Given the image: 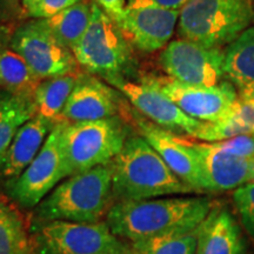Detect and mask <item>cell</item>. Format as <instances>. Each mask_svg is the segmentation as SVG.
Returning a JSON list of instances; mask_svg holds the SVG:
<instances>
[{
	"label": "cell",
	"mask_w": 254,
	"mask_h": 254,
	"mask_svg": "<svg viewBox=\"0 0 254 254\" xmlns=\"http://www.w3.org/2000/svg\"><path fill=\"white\" fill-rule=\"evenodd\" d=\"M24 17L23 0H0V20L11 21Z\"/></svg>",
	"instance_id": "cell-32"
},
{
	"label": "cell",
	"mask_w": 254,
	"mask_h": 254,
	"mask_svg": "<svg viewBox=\"0 0 254 254\" xmlns=\"http://www.w3.org/2000/svg\"><path fill=\"white\" fill-rule=\"evenodd\" d=\"M239 95L254 104V84L239 87Z\"/></svg>",
	"instance_id": "cell-34"
},
{
	"label": "cell",
	"mask_w": 254,
	"mask_h": 254,
	"mask_svg": "<svg viewBox=\"0 0 254 254\" xmlns=\"http://www.w3.org/2000/svg\"><path fill=\"white\" fill-rule=\"evenodd\" d=\"M150 1L160 7L180 11L189 0H150Z\"/></svg>",
	"instance_id": "cell-33"
},
{
	"label": "cell",
	"mask_w": 254,
	"mask_h": 254,
	"mask_svg": "<svg viewBox=\"0 0 254 254\" xmlns=\"http://www.w3.org/2000/svg\"><path fill=\"white\" fill-rule=\"evenodd\" d=\"M80 0H39L26 13L33 19H47L58 14L64 9L71 7Z\"/></svg>",
	"instance_id": "cell-29"
},
{
	"label": "cell",
	"mask_w": 254,
	"mask_h": 254,
	"mask_svg": "<svg viewBox=\"0 0 254 254\" xmlns=\"http://www.w3.org/2000/svg\"><path fill=\"white\" fill-rule=\"evenodd\" d=\"M66 124H57L34 160L17 180L5 186L9 198L21 208H36L41 200L67 178L62 145Z\"/></svg>",
	"instance_id": "cell-8"
},
{
	"label": "cell",
	"mask_w": 254,
	"mask_h": 254,
	"mask_svg": "<svg viewBox=\"0 0 254 254\" xmlns=\"http://www.w3.org/2000/svg\"><path fill=\"white\" fill-rule=\"evenodd\" d=\"M214 201L199 196L116 201L105 218L110 230L127 244L198 228Z\"/></svg>",
	"instance_id": "cell-1"
},
{
	"label": "cell",
	"mask_w": 254,
	"mask_h": 254,
	"mask_svg": "<svg viewBox=\"0 0 254 254\" xmlns=\"http://www.w3.org/2000/svg\"><path fill=\"white\" fill-rule=\"evenodd\" d=\"M72 52L81 67L103 77L122 75L132 60L131 46L122 28L95 2L91 23Z\"/></svg>",
	"instance_id": "cell-7"
},
{
	"label": "cell",
	"mask_w": 254,
	"mask_h": 254,
	"mask_svg": "<svg viewBox=\"0 0 254 254\" xmlns=\"http://www.w3.org/2000/svg\"><path fill=\"white\" fill-rule=\"evenodd\" d=\"M250 182L254 183V159L252 160V167H251V173H250Z\"/></svg>",
	"instance_id": "cell-36"
},
{
	"label": "cell",
	"mask_w": 254,
	"mask_h": 254,
	"mask_svg": "<svg viewBox=\"0 0 254 254\" xmlns=\"http://www.w3.org/2000/svg\"><path fill=\"white\" fill-rule=\"evenodd\" d=\"M114 202L110 165H100L64 179L41 200L34 217L95 224L105 221Z\"/></svg>",
	"instance_id": "cell-3"
},
{
	"label": "cell",
	"mask_w": 254,
	"mask_h": 254,
	"mask_svg": "<svg viewBox=\"0 0 254 254\" xmlns=\"http://www.w3.org/2000/svg\"><path fill=\"white\" fill-rule=\"evenodd\" d=\"M30 224L13 204L0 195V254H30Z\"/></svg>",
	"instance_id": "cell-23"
},
{
	"label": "cell",
	"mask_w": 254,
	"mask_h": 254,
	"mask_svg": "<svg viewBox=\"0 0 254 254\" xmlns=\"http://www.w3.org/2000/svg\"><path fill=\"white\" fill-rule=\"evenodd\" d=\"M9 47L20 55L41 80L75 71L71 50L58 43L43 19H32L14 31Z\"/></svg>",
	"instance_id": "cell-10"
},
{
	"label": "cell",
	"mask_w": 254,
	"mask_h": 254,
	"mask_svg": "<svg viewBox=\"0 0 254 254\" xmlns=\"http://www.w3.org/2000/svg\"><path fill=\"white\" fill-rule=\"evenodd\" d=\"M132 117L139 134L158 152L171 171L194 192H204L200 183L198 160L190 141L152 123L138 111H134Z\"/></svg>",
	"instance_id": "cell-14"
},
{
	"label": "cell",
	"mask_w": 254,
	"mask_h": 254,
	"mask_svg": "<svg viewBox=\"0 0 254 254\" xmlns=\"http://www.w3.org/2000/svg\"><path fill=\"white\" fill-rule=\"evenodd\" d=\"M92 14L93 2L80 0L71 7L43 20L57 41L72 51L86 32L91 23Z\"/></svg>",
	"instance_id": "cell-21"
},
{
	"label": "cell",
	"mask_w": 254,
	"mask_h": 254,
	"mask_svg": "<svg viewBox=\"0 0 254 254\" xmlns=\"http://www.w3.org/2000/svg\"><path fill=\"white\" fill-rule=\"evenodd\" d=\"M230 112L237 117L244 125H246L252 131L254 134V104L250 100L238 95V98L234 101Z\"/></svg>",
	"instance_id": "cell-30"
},
{
	"label": "cell",
	"mask_w": 254,
	"mask_h": 254,
	"mask_svg": "<svg viewBox=\"0 0 254 254\" xmlns=\"http://www.w3.org/2000/svg\"><path fill=\"white\" fill-rule=\"evenodd\" d=\"M254 20L252 0H189L179 13V34L205 47L233 43Z\"/></svg>",
	"instance_id": "cell-4"
},
{
	"label": "cell",
	"mask_w": 254,
	"mask_h": 254,
	"mask_svg": "<svg viewBox=\"0 0 254 254\" xmlns=\"http://www.w3.org/2000/svg\"><path fill=\"white\" fill-rule=\"evenodd\" d=\"M109 165L116 201L194 192L171 171L140 134L129 135L123 150Z\"/></svg>",
	"instance_id": "cell-2"
},
{
	"label": "cell",
	"mask_w": 254,
	"mask_h": 254,
	"mask_svg": "<svg viewBox=\"0 0 254 254\" xmlns=\"http://www.w3.org/2000/svg\"><path fill=\"white\" fill-rule=\"evenodd\" d=\"M39 1V0H23V8H24V15L26 17V13L30 9L33 7L34 5L37 4V2Z\"/></svg>",
	"instance_id": "cell-35"
},
{
	"label": "cell",
	"mask_w": 254,
	"mask_h": 254,
	"mask_svg": "<svg viewBox=\"0 0 254 254\" xmlns=\"http://www.w3.org/2000/svg\"><path fill=\"white\" fill-rule=\"evenodd\" d=\"M142 82L163 92L187 116L205 123L224 118L238 98L236 88L227 81L212 87L192 86L163 75L144 78Z\"/></svg>",
	"instance_id": "cell-11"
},
{
	"label": "cell",
	"mask_w": 254,
	"mask_h": 254,
	"mask_svg": "<svg viewBox=\"0 0 254 254\" xmlns=\"http://www.w3.org/2000/svg\"><path fill=\"white\" fill-rule=\"evenodd\" d=\"M180 11L167 9L150 0H128L119 27L136 49L154 52L172 38Z\"/></svg>",
	"instance_id": "cell-13"
},
{
	"label": "cell",
	"mask_w": 254,
	"mask_h": 254,
	"mask_svg": "<svg viewBox=\"0 0 254 254\" xmlns=\"http://www.w3.org/2000/svg\"><path fill=\"white\" fill-rule=\"evenodd\" d=\"M57 124L36 114L20 126L9 146L2 166L1 182H4L5 186L17 180L34 160Z\"/></svg>",
	"instance_id": "cell-18"
},
{
	"label": "cell",
	"mask_w": 254,
	"mask_h": 254,
	"mask_svg": "<svg viewBox=\"0 0 254 254\" xmlns=\"http://www.w3.org/2000/svg\"><path fill=\"white\" fill-rule=\"evenodd\" d=\"M1 51H2V47H0V53H1Z\"/></svg>",
	"instance_id": "cell-38"
},
{
	"label": "cell",
	"mask_w": 254,
	"mask_h": 254,
	"mask_svg": "<svg viewBox=\"0 0 254 254\" xmlns=\"http://www.w3.org/2000/svg\"><path fill=\"white\" fill-rule=\"evenodd\" d=\"M159 62L168 77L192 86H215L225 74L221 47H205L186 39L167 44Z\"/></svg>",
	"instance_id": "cell-9"
},
{
	"label": "cell",
	"mask_w": 254,
	"mask_h": 254,
	"mask_svg": "<svg viewBox=\"0 0 254 254\" xmlns=\"http://www.w3.org/2000/svg\"><path fill=\"white\" fill-rule=\"evenodd\" d=\"M94 2L104 12H106L117 24L120 25L124 19V15H125L128 0H94Z\"/></svg>",
	"instance_id": "cell-31"
},
{
	"label": "cell",
	"mask_w": 254,
	"mask_h": 254,
	"mask_svg": "<svg viewBox=\"0 0 254 254\" xmlns=\"http://www.w3.org/2000/svg\"><path fill=\"white\" fill-rule=\"evenodd\" d=\"M196 231L198 228L135 241L129 244V249L133 254H195Z\"/></svg>",
	"instance_id": "cell-25"
},
{
	"label": "cell",
	"mask_w": 254,
	"mask_h": 254,
	"mask_svg": "<svg viewBox=\"0 0 254 254\" xmlns=\"http://www.w3.org/2000/svg\"><path fill=\"white\" fill-rule=\"evenodd\" d=\"M36 113L33 99L18 97L5 90L0 92V182L6 154L15 133Z\"/></svg>",
	"instance_id": "cell-20"
},
{
	"label": "cell",
	"mask_w": 254,
	"mask_h": 254,
	"mask_svg": "<svg viewBox=\"0 0 254 254\" xmlns=\"http://www.w3.org/2000/svg\"><path fill=\"white\" fill-rule=\"evenodd\" d=\"M104 78L109 84L118 88L139 113L167 131L193 138L204 124L187 116L163 92L151 85L142 81L138 84L126 80L122 75H106Z\"/></svg>",
	"instance_id": "cell-12"
},
{
	"label": "cell",
	"mask_w": 254,
	"mask_h": 254,
	"mask_svg": "<svg viewBox=\"0 0 254 254\" xmlns=\"http://www.w3.org/2000/svg\"><path fill=\"white\" fill-rule=\"evenodd\" d=\"M30 254H34V253H30Z\"/></svg>",
	"instance_id": "cell-39"
},
{
	"label": "cell",
	"mask_w": 254,
	"mask_h": 254,
	"mask_svg": "<svg viewBox=\"0 0 254 254\" xmlns=\"http://www.w3.org/2000/svg\"><path fill=\"white\" fill-rule=\"evenodd\" d=\"M113 254H133L131 249L126 250V251H123V252H118V253H113Z\"/></svg>",
	"instance_id": "cell-37"
},
{
	"label": "cell",
	"mask_w": 254,
	"mask_h": 254,
	"mask_svg": "<svg viewBox=\"0 0 254 254\" xmlns=\"http://www.w3.org/2000/svg\"><path fill=\"white\" fill-rule=\"evenodd\" d=\"M233 202L241 226L254 241V183L249 182L233 190Z\"/></svg>",
	"instance_id": "cell-27"
},
{
	"label": "cell",
	"mask_w": 254,
	"mask_h": 254,
	"mask_svg": "<svg viewBox=\"0 0 254 254\" xmlns=\"http://www.w3.org/2000/svg\"><path fill=\"white\" fill-rule=\"evenodd\" d=\"M116 92L91 75L81 74L62 112V122H93L116 117L118 113Z\"/></svg>",
	"instance_id": "cell-16"
},
{
	"label": "cell",
	"mask_w": 254,
	"mask_h": 254,
	"mask_svg": "<svg viewBox=\"0 0 254 254\" xmlns=\"http://www.w3.org/2000/svg\"><path fill=\"white\" fill-rule=\"evenodd\" d=\"M30 236L34 254H113L129 249L105 221L84 224L34 218Z\"/></svg>",
	"instance_id": "cell-6"
},
{
	"label": "cell",
	"mask_w": 254,
	"mask_h": 254,
	"mask_svg": "<svg viewBox=\"0 0 254 254\" xmlns=\"http://www.w3.org/2000/svg\"><path fill=\"white\" fill-rule=\"evenodd\" d=\"M215 144L228 153L254 159V134H240L227 140L217 141Z\"/></svg>",
	"instance_id": "cell-28"
},
{
	"label": "cell",
	"mask_w": 254,
	"mask_h": 254,
	"mask_svg": "<svg viewBox=\"0 0 254 254\" xmlns=\"http://www.w3.org/2000/svg\"><path fill=\"white\" fill-rule=\"evenodd\" d=\"M41 79L15 51L2 49L0 53V86L18 97L33 99Z\"/></svg>",
	"instance_id": "cell-22"
},
{
	"label": "cell",
	"mask_w": 254,
	"mask_h": 254,
	"mask_svg": "<svg viewBox=\"0 0 254 254\" xmlns=\"http://www.w3.org/2000/svg\"><path fill=\"white\" fill-rule=\"evenodd\" d=\"M240 134H253L252 131L244 125L237 117H234L230 111L224 118L213 123L202 124L201 128L195 133L193 138L205 142L224 141L227 139Z\"/></svg>",
	"instance_id": "cell-26"
},
{
	"label": "cell",
	"mask_w": 254,
	"mask_h": 254,
	"mask_svg": "<svg viewBox=\"0 0 254 254\" xmlns=\"http://www.w3.org/2000/svg\"><path fill=\"white\" fill-rule=\"evenodd\" d=\"M226 77L238 87L254 84V27H249L225 51Z\"/></svg>",
	"instance_id": "cell-24"
},
{
	"label": "cell",
	"mask_w": 254,
	"mask_h": 254,
	"mask_svg": "<svg viewBox=\"0 0 254 254\" xmlns=\"http://www.w3.org/2000/svg\"><path fill=\"white\" fill-rule=\"evenodd\" d=\"M190 145L198 160L204 192L224 193L250 182L253 159L228 153L215 142L190 141Z\"/></svg>",
	"instance_id": "cell-15"
},
{
	"label": "cell",
	"mask_w": 254,
	"mask_h": 254,
	"mask_svg": "<svg viewBox=\"0 0 254 254\" xmlns=\"http://www.w3.org/2000/svg\"><path fill=\"white\" fill-rule=\"evenodd\" d=\"M195 254H247L241 228L224 205L214 204L199 225Z\"/></svg>",
	"instance_id": "cell-17"
},
{
	"label": "cell",
	"mask_w": 254,
	"mask_h": 254,
	"mask_svg": "<svg viewBox=\"0 0 254 254\" xmlns=\"http://www.w3.org/2000/svg\"><path fill=\"white\" fill-rule=\"evenodd\" d=\"M128 136V127L117 116L93 122L67 123L62 136L66 176L111 163Z\"/></svg>",
	"instance_id": "cell-5"
},
{
	"label": "cell",
	"mask_w": 254,
	"mask_h": 254,
	"mask_svg": "<svg viewBox=\"0 0 254 254\" xmlns=\"http://www.w3.org/2000/svg\"><path fill=\"white\" fill-rule=\"evenodd\" d=\"M81 73L75 69L65 74L41 80L33 95L37 116L55 123L62 122L64 107Z\"/></svg>",
	"instance_id": "cell-19"
}]
</instances>
